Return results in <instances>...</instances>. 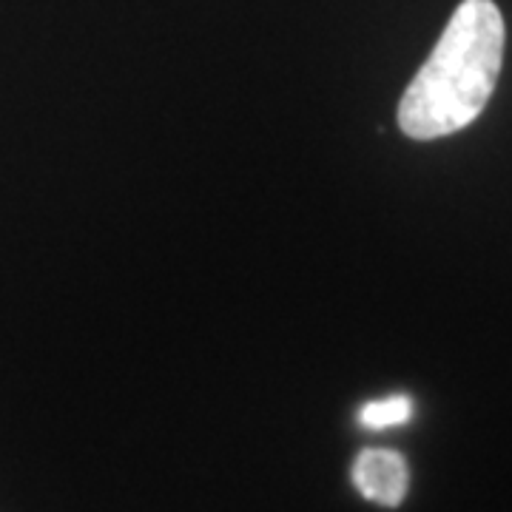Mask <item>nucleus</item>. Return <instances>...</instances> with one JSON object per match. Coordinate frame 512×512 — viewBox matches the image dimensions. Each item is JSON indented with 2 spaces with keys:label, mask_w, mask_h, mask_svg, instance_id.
Returning <instances> with one entry per match:
<instances>
[{
  "label": "nucleus",
  "mask_w": 512,
  "mask_h": 512,
  "mask_svg": "<svg viewBox=\"0 0 512 512\" xmlns=\"http://www.w3.org/2000/svg\"><path fill=\"white\" fill-rule=\"evenodd\" d=\"M504 37L493 0H464L399 103L404 134L436 140L470 126L493 97Z\"/></svg>",
  "instance_id": "f257e3e1"
},
{
  "label": "nucleus",
  "mask_w": 512,
  "mask_h": 512,
  "mask_svg": "<svg viewBox=\"0 0 512 512\" xmlns=\"http://www.w3.org/2000/svg\"><path fill=\"white\" fill-rule=\"evenodd\" d=\"M350 478L367 501H376L382 507H399L410 484L407 461L393 450H373V447L356 456Z\"/></svg>",
  "instance_id": "f03ea898"
},
{
  "label": "nucleus",
  "mask_w": 512,
  "mask_h": 512,
  "mask_svg": "<svg viewBox=\"0 0 512 512\" xmlns=\"http://www.w3.org/2000/svg\"><path fill=\"white\" fill-rule=\"evenodd\" d=\"M413 416V402L407 396H387L379 402H367L359 410V421L370 430H384V427H396L404 424Z\"/></svg>",
  "instance_id": "7ed1b4c3"
}]
</instances>
